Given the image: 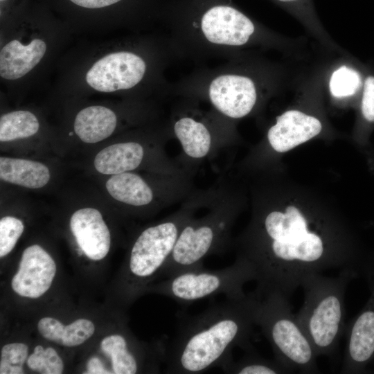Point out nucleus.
<instances>
[{
	"label": "nucleus",
	"mask_w": 374,
	"mask_h": 374,
	"mask_svg": "<svg viewBox=\"0 0 374 374\" xmlns=\"http://www.w3.org/2000/svg\"><path fill=\"white\" fill-rule=\"evenodd\" d=\"M28 367L42 374H60L64 364L62 359L53 348H44L37 346L27 359Z\"/></svg>",
	"instance_id": "nucleus-23"
},
{
	"label": "nucleus",
	"mask_w": 374,
	"mask_h": 374,
	"mask_svg": "<svg viewBox=\"0 0 374 374\" xmlns=\"http://www.w3.org/2000/svg\"><path fill=\"white\" fill-rule=\"evenodd\" d=\"M28 346L23 343H12L1 350L0 373L23 374V365L28 356Z\"/></svg>",
	"instance_id": "nucleus-25"
},
{
	"label": "nucleus",
	"mask_w": 374,
	"mask_h": 374,
	"mask_svg": "<svg viewBox=\"0 0 374 374\" xmlns=\"http://www.w3.org/2000/svg\"><path fill=\"white\" fill-rule=\"evenodd\" d=\"M209 97L220 112L233 118H240L253 109L256 91L253 81L247 77L223 75L212 81Z\"/></svg>",
	"instance_id": "nucleus-12"
},
{
	"label": "nucleus",
	"mask_w": 374,
	"mask_h": 374,
	"mask_svg": "<svg viewBox=\"0 0 374 374\" xmlns=\"http://www.w3.org/2000/svg\"><path fill=\"white\" fill-rule=\"evenodd\" d=\"M24 226L21 220L12 216L3 217L0 220V257L8 254L21 235Z\"/></svg>",
	"instance_id": "nucleus-26"
},
{
	"label": "nucleus",
	"mask_w": 374,
	"mask_h": 374,
	"mask_svg": "<svg viewBox=\"0 0 374 374\" xmlns=\"http://www.w3.org/2000/svg\"><path fill=\"white\" fill-rule=\"evenodd\" d=\"M87 370V373H112L104 368L101 361L97 357H92L89 359Z\"/></svg>",
	"instance_id": "nucleus-31"
},
{
	"label": "nucleus",
	"mask_w": 374,
	"mask_h": 374,
	"mask_svg": "<svg viewBox=\"0 0 374 374\" xmlns=\"http://www.w3.org/2000/svg\"><path fill=\"white\" fill-rule=\"evenodd\" d=\"M73 33L63 20L19 13L0 26V81L12 94L24 93L55 66Z\"/></svg>",
	"instance_id": "nucleus-3"
},
{
	"label": "nucleus",
	"mask_w": 374,
	"mask_h": 374,
	"mask_svg": "<svg viewBox=\"0 0 374 374\" xmlns=\"http://www.w3.org/2000/svg\"><path fill=\"white\" fill-rule=\"evenodd\" d=\"M202 29L206 38L218 44L240 46L254 32L252 21L239 10L227 6H216L205 12Z\"/></svg>",
	"instance_id": "nucleus-11"
},
{
	"label": "nucleus",
	"mask_w": 374,
	"mask_h": 374,
	"mask_svg": "<svg viewBox=\"0 0 374 374\" xmlns=\"http://www.w3.org/2000/svg\"><path fill=\"white\" fill-rule=\"evenodd\" d=\"M253 295L229 299L192 317H183L167 355V373L197 374L221 369L233 361L236 347L253 348L250 342Z\"/></svg>",
	"instance_id": "nucleus-2"
},
{
	"label": "nucleus",
	"mask_w": 374,
	"mask_h": 374,
	"mask_svg": "<svg viewBox=\"0 0 374 374\" xmlns=\"http://www.w3.org/2000/svg\"><path fill=\"white\" fill-rule=\"evenodd\" d=\"M360 83V76L356 71L342 66L333 72L330 80V90L335 97H346L353 95Z\"/></svg>",
	"instance_id": "nucleus-24"
},
{
	"label": "nucleus",
	"mask_w": 374,
	"mask_h": 374,
	"mask_svg": "<svg viewBox=\"0 0 374 374\" xmlns=\"http://www.w3.org/2000/svg\"><path fill=\"white\" fill-rule=\"evenodd\" d=\"M118 123V115L112 108L103 104H91L75 114L73 130L84 143H96L109 137Z\"/></svg>",
	"instance_id": "nucleus-15"
},
{
	"label": "nucleus",
	"mask_w": 374,
	"mask_h": 374,
	"mask_svg": "<svg viewBox=\"0 0 374 374\" xmlns=\"http://www.w3.org/2000/svg\"><path fill=\"white\" fill-rule=\"evenodd\" d=\"M95 330L92 321L80 319L64 326L60 345L72 347L80 345L90 338Z\"/></svg>",
	"instance_id": "nucleus-27"
},
{
	"label": "nucleus",
	"mask_w": 374,
	"mask_h": 374,
	"mask_svg": "<svg viewBox=\"0 0 374 374\" xmlns=\"http://www.w3.org/2000/svg\"><path fill=\"white\" fill-rule=\"evenodd\" d=\"M231 218L226 213H214L202 220H188L161 271L168 277L203 267L204 258L220 252L226 244Z\"/></svg>",
	"instance_id": "nucleus-7"
},
{
	"label": "nucleus",
	"mask_w": 374,
	"mask_h": 374,
	"mask_svg": "<svg viewBox=\"0 0 374 374\" xmlns=\"http://www.w3.org/2000/svg\"><path fill=\"white\" fill-rule=\"evenodd\" d=\"M143 155V148L139 143H117L105 148L96 155L94 167L103 175L129 172L141 164Z\"/></svg>",
	"instance_id": "nucleus-16"
},
{
	"label": "nucleus",
	"mask_w": 374,
	"mask_h": 374,
	"mask_svg": "<svg viewBox=\"0 0 374 374\" xmlns=\"http://www.w3.org/2000/svg\"><path fill=\"white\" fill-rule=\"evenodd\" d=\"M357 269H341L335 277L317 273L307 276L301 287L304 299L296 319L317 357L331 356L345 330V294Z\"/></svg>",
	"instance_id": "nucleus-4"
},
{
	"label": "nucleus",
	"mask_w": 374,
	"mask_h": 374,
	"mask_svg": "<svg viewBox=\"0 0 374 374\" xmlns=\"http://www.w3.org/2000/svg\"><path fill=\"white\" fill-rule=\"evenodd\" d=\"M106 188L114 199L131 206H145L153 199L149 185L141 176L130 172L113 175L107 180Z\"/></svg>",
	"instance_id": "nucleus-18"
},
{
	"label": "nucleus",
	"mask_w": 374,
	"mask_h": 374,
	"mask_svg": "<svg viewBox=\"0 0 374 374\" xmlns=\"http://www.w3.org/2000/svg\"><path fill=\"white\" fill-rule=\"evenodd\" d=\"M125 337L112 335L101 341L102 350L111 357L113 373L134 374L139 371L138 359L130 350Z\"/></svg>",
	"instance_id": "nucleus-21"
},
{
	"label": "nucleus",
	"mask_w": 374,
	"mask_h": 374,
	"mask_svg": "<svg viewBox=\"0 0 374 374\" xmlns=\"http://www.w3.org/2000/svg\"><path fill=\"white\" fill-rule=\"evenodd\" d=\"M253 319L269 341L274 359L288 373H317V355L293 313L289 297L255 289Z\"/></svg>",
	"instance_id": "nucleus-5"
},
{
	"label": "nucleus",
	"mask_w": 374,
	"mask_h": 374,
	"mask_svg": "<svg viewBox=\"0 0 374 374\" xmlns=\"http://www.w3.org/2000/svg\"><path fill=\"white\" fill-rule=\"evenodd\" d=\"M175 133L184 152L191 158L201 159L209 152L211 136L206 126L188 117L178 120L174 126Z\"/></svg>",
	"instance_id": "nucleus-19"
},
{
	"label": "nucleus",
	"mask_w": 374,
	"mask_h": 374,
	"mask_svg": "<svg viewBox=\"0 0 374 374\" xmlns=\"http://www.w3.org/2000/svg\"><path fill=\"white\" fill-rule=\"evenodd\" d=\"M9 0H0L1 5H2L4 3H7Z\"/></svg>",
	"instance_id": "nucleus-33"
},
{
	"label": "nucleus",
	"mask_w": 374,
	"mask_h": 374,
	"mask_svg": "<svg viewBox=\"0 0 374 374\" xmlns=\"http://www.w3.org/2000/svg\"><path fill=\"white\" fill-rule=\"evenodd\" d=\"M222 370L232 374H279L287 371L275 359L270 360L258 355L253 348L245 350L237 362L231 361Z\"/></svg>",
	"instance_id": "nucleus-22"
},
{
	"label": "nucleus",
	"mask_w": 374,
	"mask_h": 374,
	"mask_svg": "<svg viewBox=\"0 0 374 374\" xmlns=\"http://www.w3.org/2000/svg\"><path fill=\"white\" fill-rule=\"evenodd\" d=\"M321 128L317 118L298 110H289L277 118L276 123L268 131L267 138L276 151L285 152L317 136Z\"/></svg>",
	"instance_id": "nucleus-14"
},
{
	"label": "nucleus",
	"mask_w": 374,
	"mask_h": 374,
	"mask_svg": "<svg viewBox=\"0 0 374 374\" xmlns=\"http://www.w3.org/2000/svg\"><path fill=\"white\" fill-rule=\"evenodd\" d=\"M0 178L2 181L28 188H40L50 179L46 165L38 161L1 157Z\"/></svg>",
	"instance_id": "nucleus-17"
},
{
	"label": "nucleus",
	"mask_w": 374,
	"mask_h": 374,
	"mask_svg": "<svg viewBox=\"0 0 374 374\" xmlns=\"http://www.w3.org/2000/svg\"><path fill=\"white\" fill-rule=\"evenodd\" d=\"M41 127L36 114L19 109L5 112L0 117V141L8 142L35 136Z\"/></svg>",
	"instance_id": "nucleus-20"
},
{
	"label": "nucleus",
	"mask_w": 374,
	"mask_h": 374,
	"mask_svg": "<svg viewBox=\"0 0 374 374\" xmlns=\"http://www.w3.org/2000/svg\"><path fill=\"white\" fill-rule=\"evenodd\" d=\"M255 280L251 265L238 257L231 265L207 270L203 267L178 273L161 283L157 290L179 303L188 304L219 294L229 299H241L247 294L244 285Z\"/></svg>",
	"instance_id": "nucleus-6"
},
{
	"label": "nucleus",
	"mask_w": 374,
	"mask_h": 374,
	"mask_svg": "<svg viewBox=\"0 0 374 374\" xmlns=\"http://www.w3.org/2000/svg\"><path fill=\"white\" fill-rule=\"evenodd\" d=\"M74 8L85 10L91 17L80 28L78 34L86 35L99 12L109 10L123 0H67Z\"/></svg>",
	"instance_id": "nucleus-28"
},
{
	"label": "nucleus",
	"mask_w": 374,
	"mask_h": 374,
	"mask_svg": "<svg viewBox=\"0 0 374 374\" xmlns=\"http://www.w3.org/2000/svg\"><path fill=\"white\" fill-rule=\"evenodd\" d=\"M70 228L79 247L88 258L100 260L107 256L111 245V235L98 210L78 209L70 219Z\"/></svg>",
	"instance_id": "nucleus-13"
},
{
	"label": "nucleus",
	"mask_w": 374,
	"mask_h": 374,
	"mask_svg": "<svg viewBox=\"0 0 374 374\" xmlns=\"http://www.w3.org/2000/svg\"><path fill=\"white\" fill-rule=\"evenodd\" d=\"M56 273L52 257L39 245L24 249L18 271L12 279V290L19 295L36 299L51 287Z\"/></svg>",
	"instance_id": "nucleus-10"
},
{
	"label": "nucleus",
	"mask_w": 374,
	"mask_h": 374,
	"mask_svg": "<svg viewBox=\"0 0 374 374\" xmlns=\"http://www.w3.org/2000/svg\"><path fill=\"white\" fill-rule=\"evenodd\" d=\"M188 220L181 215L148 227L137 237L131 249L128 269L138 279H147L166 263L180 233Z\"/></svg>",
	"instance_id": "nucleus-8"
},
{
	"label": "nucleus",
	"mask_w": 374,
	"mask_h": 374,
	"mask_svg": "<svg viewBox=\"0 0 374 374\" xmlns=\"http://www.w3.org/2000/svg\"><path fill=\"white\" fill-rule=\"evenodd\" d=\"M37 328L44 338L60 345L64 328L60 321L52 317H44L39 321Z\"/></svg>",
	"instance_id": "nucleus-29"
},
{
	"label": "nucleus",
	"mask_w": 374,
	"mask_h": 374,
	"mask_svg": "<svg viewBox=\"0 0 374 374\" xmlns=\"http://www.w3.org/2000/svg\"><path fill=\"white\" fill-rule=\"evenodd\" d=\"M362 112L364 117L370 122L374 121V77L368 76L365 80L362 100Z\"/></svg>",
	"instance_id": "nucleus-30"
},
{
	"label": "nucleus",
	"mask_w": 374,
	"mask_h": 374,
	"mask_svg": "<svg viewBox=\"0 0 374 374\" xmlns=\"http://www.w3.org/2000/svg\"><path fill=\"white\" fill-rule=\"evenodd\" d=\"M281 3L287 4V5H300L305 0H277Z\"/></svg>",
	"instance_id": "nucleus-32"
},
{
	"label": "nucleus",
	"mask_w": 374,
	"mask_h": 374,
	"mask_svg": "<svg viewBox=\"0 0 374 374\" xmlns=\"http://www.w3.org/2000/svg\"><path fill=\"white\" fill-rule=\"evenodd\" d=\"M243 243L238 257L252 267L256 290H276L287 297L311 274L358 266L350 253L328 247L294 206L269 213Z\"/></svg>",
	"instance_id": "nucleus-1"
},
{
	"label": "nucleus",
	"mask_w": 374,
	"mask_h": 374,
	"mask_svg": "<svg viewBox=\"0 0 374 374\" xmlns=\"http://www.w3.org/2000/svg\"><path fill=\"white\" fill-rule=\"evenodd\" d=\"M366 266L371 295L364 308L346 327L343 373H360L374 360V263Z\"/></svg>",
	"instance_id": "nucleus-9"
}]
</instances>
